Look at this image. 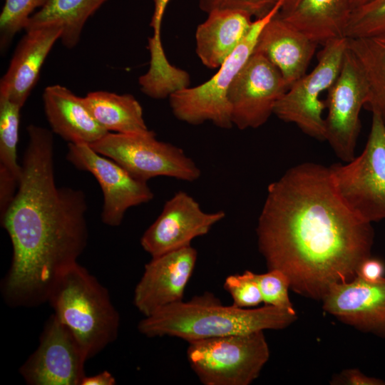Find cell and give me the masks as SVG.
<instances>
[{
    "mask_svg": "<svg viewBox=\"0 0 385 385\" xmlns=\"http://www.w3.org/2000/svg\"><path fill=\"white\" fill-rule=\"evenodd\" d=\"M256 234L267 269L282 272L294 292L315 300L353 279L374 242L371 223L344 202L329 167L314 163L294 165L268 185Z\"/></svg>",
    "mask_w": 385,
    "mask_h": 385,
    "instance_id": "6da1fadb",
    "label": "cell"
},
{
    "mask_svg": "<svg viewBox=\"0 0 385 385\" xmlns=\"http://www.w3.org/2000/svg\"><path fill=\"white\" fill-rule=\"evenodd\" d=\"M14 200L1 215L11 241L3 294L13 306L47 301L57 278L77 263L88 241L86 196L56 185L52 132L33 124Z\"/></svg>",
    "mask_w": 385,
    "mask_h": 385,
    "instance_id": "7a4b0ae2",
    "label": "cell"
},
{
    "mask_svg": "<svg viewBox=\"0 0 385 385\" xmlns=\"http://www.w3.org/2000/svg\"><path fill=\"white\" fill-rule=\"evenodd\" d=\"M297 319L295 309L268 305L258 308L227 306L213 293L205 292L145 317L138 329L148 337L168 336L190 343L227 335L280 330Z\"/></svg>",
    "mask_w": 385,
    "mask_h": 385,
    "instance_id": "3957f363",
    "label": "cell"
},
{
    "mask_svg": "<svg viewBox=\"0 0 385 385\" xmlns=\"http://www.w3.org/2000/svg\"><path fill=\"white\" fill-rule=\"evenodd\" d=\"M47 301L88 359L117 338L119 314L107 289L78 262L57 278Z\"/></svg>",
    "mask_w": 385,
    "mask_h": 385,
    "instance_id": "277c9868",
    "label": "cell"
},
{
    "mask_svg": "<svg viewBox=\"0 0 385 385\" xmlns=\"http://www.w3.org/2000/svg\"><path fill=\"white\" fill-rule=\"evenodd\" d=\"M282 1L278 0L266 15L254 20L246 38L208 81L192 88L178 91L169 96L172 112L177 119L190 125L210 121L223 129L233 126L228 90L254 53L261 30L278 13Z\"/></svg>",
    "mask_w": 385,
    "mask_h": 385,
    "instance_id": "5b68a950",
    "label": "cell"
},
{
    "mask_svg": "<svg viewBox=\"0 0 385 385\" xmlns=\"http://www.w3.org/2000/svg\"><path fill=\"white\" fill-rule=\"evenodd\" d=\"M188 344V363L204 385H250L270 354L264 331Z\"/></svg>",
    "mask_w": 385,
    "mask_h": 385,
    "instance_id": "8992f818",
    "label": "cell"
},
{
    "mask_svg": "<svg viewBox=\"0 0 385 385\" xmlns=\"http://www.w3.org/2000/svg\"><path fill=\"white\" fill-rule=\"evenodd\" d=\"M371 112V130L361 153L329 167L342 200L369 223L385 220V121L379 113Z\"/></svg>",
    "mask_w": 385,
    "mask_h": 385,
    "instance_id": "52a82bcc",
    "label": "cell"
},
{
    "mask_svg": "<svg viewBox=\"0 0 385 385\" xmlns=\"http://www.w3.org/2000/svg\"><path fill=\"white\" fill-rule=\"evenodd\" d=\"M90 145L142 181L165 176L191 183L201 176L200 168L182 148L157 140L153 130L145 134L109 132Z\"/></svg>",
    "mask_w": 385,
    "mask_h": 385,
    "instance_id": "ba28073f",
    "label": "cell"
},
{
    "mask_svg": "<svg viewBox=\"0 0 385 385\" xmlns=\"http://www.w3.org/2000/svg\"><path fill=\"white\" fill-rule=\"evenodd\" d=\"M348 48V38L323 45L315 67L293 83L277 102L274 113L280 120L295 124L307 135L325 140L326 103L321 96L336 81Z\"/></svg>",
    "mask_w": 385,
    "mask_h": 385,
    "instance_id": "9c48e42d",
    "label": "cell"
},
{
    "mask_svg": "<svg viewBox=\"0 0 385 385\" xmlns=\"http://www.w3.org/2000/svg\"><path fill=\"white\" fill-rule=\"evenodd\" d=\"M369 86L357 58L349 47L339 73L325 101V141L343 162L355 157L361 130L360 113L369 99Z\"/></svg>",
    "mask_w": 385,
    "mask_h": 385,
    "instance_id": "30bf717a",
    "label": "cell"
},
{
    "mask_svg": "<svg viewBox=\"0 0 385 385\" xmlns=\"http://www.w3.org/2000/svg\"><path fill=\"white\" fill-rule=\"evenodd\" d=\"M288 88L279 71L254 51L228 90L233 125L240 130L263 125Z\"/></svg>",
    "mask_w": 385,
    "mask_h": 385,
    "instance_id": "8fae6325",
    "label": "cell"
},
{
    "mask_svg": "<svg viewBox=\"0 0 385 385\" xmlns=\"http://www.w3.org/2000/svg\"><path fill=\"white\" fill-rule=\"evenodd\" d=\"M68 149L67 160L78 169L91 173L101 185L103 195L101 219L106 225L118 226L129 208L153 199V192L147 182L134 178L90 145L68 143Z\"/></svg>",
    "mask_w": 385,
    "mask_h": 385,
    "instance_id": "7c38bea8",
    "label": "cell"
},
{
    "mask_svg": "<svg viewBox=\"0 0 385 385\" xmlns=\"http://www.w3.org/2000/svg\"><path fill=\"white\" fill-rule=\"evenodd\" d=\"M88 357L70 331L53 314L36 350L20 368L31 385H80Z\"/></svg>",
    "mask_w": 385,
    "mask_h": 385,
    "instance_id": "4fadbf2b",
    "label": "cell"
},
{
    "mask_svg": "<svg viewBox=\"0 0 385 385\" xmlns=\"http://www.w3.org/2000/svg\"><path fill=\"white\" fill-rule=\"evenodd\" d=\"M225 216L223 210L205 212L193 197L180 190L165 202L140 245L151 257L191 246L194 239L207 235Z\"/></svg>",
    "mask_w": 385,
    "mask_h": 385,
    "instance_id": "5bb4252c",
    "label": "cell"
},
{
    "mask_svg": "<svg viewBox=\"0 0 385 385\" xmlns=\"http://www.w3.org/2000/svg\"><path fill=\"white\" fill-rule=\"evenodd\" d=\"M197 252L192 246L152 257L133 294V304L145 317L183 301L193 273Z\"/></svg>",
    "mask_w": 385,
    "mask_h": 385,
    "instance_id": "9a60e30c",
    "label": "cell"
},
{
    "mask_svg": "<svg viewBox=\"0 0 385 385\" xmlns=\"http://www.w3.org/2000/svg\"><path fill=\"white\" fill-rule=\"evenodd\" d=\"M322 309L359 332L385 338V277L375 282L358 276L332 286Z\"/></svg>",
    "mask_w": 385,
    "mask_h": 385,
    "instance_id": "2e32d148",
    "label": "cell"
},
{
    "mask_svg": "<svg viewBox=\"0 0 385 385\" xmlns=\"http://www.w3.org/2000/svg\"><path fill=\"white\" fill-rule=\"evenodd\" d=\"M62 32L63 29L58 26L26 31L1 78L0 97L23 107L38 82L46 58Z\"/></svg>",
    "mask_w": 385,
    "mask_h": 385,
    "instance_id": "e0dca14e",
    "label": "cell"
},
{
    "mask_svg": "<svg viewBox=\"0 0 385 385\" xmlns=\"http://www.w3.org/2000/svg\"><path fill=\"white\" fill-rule=\"evenodd\" d=\"M277 14L261 30L255 52L267 58L289 87L307 73L319 44Z\"/></svg>",
    "mask_w": 385,
    "mask_h": 385,
    "instance_id": "ac0fdd59",
    "label": "cell"
},
{
    "mask_svg": "<svg viewBox=\"0 0 385 385\" xmlns=\"http://www.w3.org/2000/svg\"><path fill=\"white\" fill-rule=\"evenodd\" d=\"M42 98L52 132L68 143L91 145L109 133L97 122L83 98L66 87L48 86Z\"/></svg>",
    "mask_w": 385,
    "mask_h": 385,
    "instance_id": "d6986e66",
    "label": "cell"
},
{
    "mask_svg": "<svg viewBox=\"0 0 385 385\" xmlns=\"http://www.w3.org/2000/svg\"><path fill=\"white\" fill-rule=\"evenodd\" d=\"M351 0H283L277 16L318 44L344 36Z\"/></svg>",
    "mask_w": 385,
    "mask_h": 385,
    "instance_id": "ffe728a7",
    "label": "cell"
},
{
    "mask_svg": "<svg viewBox=\"0 0 385 385\" xmlns=\"http://www.w3.org/2000/svg\"><path fill=\"white\" fill-rule=\"evenodd\" d=\"M195 31L196 53L209 68H219L250 33L254 20L248 13L214 10Z\"/></svg>",
    "mask_w": 385,
    "mask_h": 385,
    "instance_id": "44dd1931",
    "label": "cell"
},
{
    "mask_svg": "<svg viewBox=\"0 0 385 385\" xmlns=\"http://www.w3.org/2000/svg\"><path fill=\"white\" fill-rule=\"evenodd\" d=\"M97 122L107 131L122 134L150 133L143 108L131 94L98 91L83 97Z\"/></svg>",
    "mask_w": 385,
    "mask_h": 385,
    "instance_id": "7402d4cb",
    "label": "cell"
},
{
    "mask_svg": "<svg viewBox=\"0 0 385 385\" xmlns=\"http://www.w3.org/2000/svg\"><path fill=\"white\" fill-rule=\"evenodd\" d=\"M108 0H46L29 19L24 30L58 26L61 41L67 48L75 47L88 19Z\"/></svg>",
    "mask_w": 385,
    "mask_h": 385,
    "instance_id": "603a6c76",
    "label": "cell"
},
{
    "mask_svg": "<svg viewBox=\"0 0 385 385\" xmlns=\"http://www.w3.org/2000/svg\"><path fill=\"white\" fill-rule=\"evenodd\" d=\"M348 47L359 62L369 86L366 106L385 121V33L363 38H348Z\"/></svg>",
    "mask_w": 385,
    "mask_h": 385,
    "instance_id": "cb8c5ba5",
    "label": "cell"
},
{
    "mask_svg": "<svg viewBox=\"0 0 385 385\" xmlns=\"http://www.w3.org/2000/svg\"><path fill=\"white\" fill-rule=\"evenodd\" d=\"M21 108L9 99L0 97V170L9 173L18 182L21 174L16 153Z\"/></svg>",
    "mask_w": 385,
    "mask_h": 385,
    "instance_id": "d4e9b609",
    "label": "cell"
},
{
    "mask_svg": "<svg viewBox=\"0 0 385 385\" xmlns=\"http://www.w3.org/2000/svg\"><path fill=\"white\" fill-rule=\"evenodd\" d=\"M385 33V0H370L352 10L344 36L363 38Z\"/></svg>",
    "mask_w": 385,
    "mask_h": 385,
    "instance_id": "484cf974",
    "label": "cell"
},
{
    "mask_svg": "<svg viewBox=\"0 0 385 385\" xmlns=\"http://www.w3.org/2000/svg\"><path fill=\"white\" fill-rule=\"evenodd\" d=\"M46 0H4L0 14V48L4 51L14 36L24 29L35 10Z\"/></svg>",
    "mask_w": 385,
    "mask_h": 385,
    "instance_id": "4316f807",
    "label": "cell"
},
{
    "mask_svg": "<svg viewBox=\"0 0 385 385\" xmlns=\"http://www.w3.org/2000/svg\"><path fill=\"white\" fill-rule=\"evenodd\" d=\"M255 278L265 305L294 309L289 297L290 282L282 272L268 270L265 273H255Z\"/></svg>",
    "mask_w": 385,
    "mask_h": 385,
    "instance_id": "83f0119b",
    "label": "cell"
},
{
    "mask_svg": "<svg viewBox=\"0 0 385 385\" xmlns=\"http://www.w3.org/2000/svg\"><path fill=\"white\" fill-rule=\"evenodd\" d=\"M223 287L231 296L235 307L254 308L262 302L255 273L251 271L229 275L225 279Z\"/></svg>",
    "mask_w": 385,
    "mask_h": 385,
    "instance_id": "f1b7e54d",
    "label": "cell"
},
{
    "mask_svg": "<svg viewBox=\"0 0 385 385\" xmlns=\"http://www.w3.org/2000/svg\"><path fill=\"white\" fill-rule=\"evenodd\" d=\"M278 0H198L200 9L208 14L214 10L243 11L255 19L266 15Z\"/></svg>",
    "mask_w": 385,
    "mask_h": 385,
    "instance_id": "f546056e",
    "label": "cell"
},
{
    "mask_svg": "<svg viewBox=\"0 0 385 385\" xmlns=\"http://www.w3.org/2000/svg\"><path fill=\"white\" fill-rule=\"evenodd\" d=\"M170 0H153L154 9L150 26L153 29V35L148 38V50L150 53H164L160 38L163 19L166 8Z\"/></svg>",
    "mask_w": 385,
    "mask_h": 385,
    "instance_id": "4dcf8cb0",
    "label": "cell"
},
{
    "mask_svg": "<svg viewBox=\"0 0 385 385\" xmlns=\"http://www.w3.org/2000/svg\"><path fill=\"white\" fill-rule=\"evenodd\" d=\"M329 383L333 385H385V381L366 375L354 368L342 371L334 376Z\"/></svg>",
    "mask_w": 385,
    "mask_h": 385,
    "instance_id": "1f68e13d",
    "label": "cell"
},
{
    "mask_svg": "<svg viewBox=\"0 0 385 385\" xmlns=\"http://www.w3.org/2000/svg\"><path fill=\"white\" fill-rule=\"evenodd\" d=\"M384 262L378 258L370 256L361 263L356 276L367 282H375L384 278Z\"/></svg>",
    "mask_w": 385,
    "mask_h": 385,
    "instance_id": "d6a6232c",
    "label": "cell"
},
{
    "mask_svg": "<svg viewBox=\"0 0 385 385\" xmlns=\"http://www.w3.org/2000/svg\"><path fill=\"white\" fill-rule=\"evenodd\" d=\"M115 384L113 376L108 371H103L96 375L85 376L80 385H113Z\"/></svg>",
    "mask_w": 385,
    "mask_h": 385,
    "instance_id": "836d02e7",
    "label": "cell"
},
{
    "mask_svg": "<svg viewBox=\"0 0 385 385\" xmlns=\"http://www.w3.org/2000/svg\"><path fill=\"white\" fill-rule=\"evenodd\" d=\"M370 0H351V6L352 10L367 3Z\"/></svg>",
    "mask_w": 385,
    "mask_h": 385,
    "instance_id": "e575fe53",
    "label": "cell"
}]
</instances>
